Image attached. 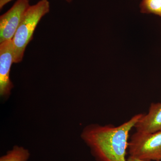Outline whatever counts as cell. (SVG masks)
Returning <instances> with one entry per match:
<instances>
[{
    "instance_id": "6da1fadb",
    "label": "cell",
    "mask_w": 161,
    "mask_h": 161,
    "mask_svg": "<svg viewBox=\"0 0 161 161\" xmlns=\"http://www.w3.org/2000/svg\"><path fill=\"white\" fill-rule=\"evenodd\" d=\"M143 114L133 115L118 126L91 125L83 130L81 137L98 161H127L129 133Z\"/></svg>"
},
{
    "instance_id": "7a4b0ae2",
    "label": "cell",
    "mask_w": 161,
    "mask_h": 161,
    "mask_svg": "<svg viewBox=\"0 0 161 161\" xmlns=\"http://www.w3.org/2000/svg\"><path fill=\"white\" fill-rule=\"evenodd\" d=\"M50 3L47 0H41L29 6L13 38L14 63L21 62L26 46L32 39L38 23L49 12Z\"/></svg>"
},
{
    "instance_id": "3957f363",
    "label": "cell",
    "mask_w": 161,
    "mask_h": 161,
    "mask_svg": "<svg viewBox=\"0 0 161 161\" xmlns=\"http://www.w3.org/2000/svg\"><path fill=\"white\" fill-rule=\"evenodd\" d=\"M130 156L146 161L161 160V130L152 133L136 131L128 144Z\"/></svg>"
},
{
    "instance_id": "277c9868",
    "label": "cell",
    "mask_w": 161,
    "mask_h": 161,
    "mask_svg": "<svg viewBox=\"0 0 161 161\" xmlns=\"http://www.w3.org/2000/svg\"><path fill=\"white\" fill-rule=\"evenodd\" d=\"M30 5L28 0H17L0 17V43L12 40Z\"/></svg>"
},
{
    "instance_id": "5b68a950",
    "label": "cell",
    "mask_w": 161,
    "mask_h": 161,
    "mask_svg": "<svg viewBox=\"0 0 161 161\" xmlns=\"http://www.w3.org/2000/svg\"><path fill=\"white\" fill-rule=\"evenodd\" d=\"M14 63L12 40L0 43V95L6 97L10 95L13 84L10 79V71Z\"/></svg>"
},
{
    "instance_id": "8992f818",
    "label": "cell",
    "mask_w": 161,
    "mask_h": 161,
    "mask_svg": "<svg viewBox=\"0 0 161 161\" xmlns=\"http://www.w3.org/2000/svg\"><path fill=\"white\" fill-rule=\"evenodd\" d=\"M134 127L137 132L147 133L161 130V102L151 103L148 113L142 114Z\"/></svg>"
},
{
    "instance_id": "52a82bcc",
    "label": "cell",
    "mask_w": 161,
    "mask_h": 161,
    "mask_svg": "<svg viewBox=\"0 0 161 161\" xmlns=\"http://www.w3.org/2000/svg\"><path fill=\"white\" fill-rule=\"evenodd\" d=\"M30 155L28 150L23 147L15 146L6 154L1 157L0 161H27Z\"/></svg>"
},
{
    "instance_id": "ba28073f",
    "label": "cell",
    "mask_w": 161,
    "mask_h": 161,
    "mask_svg": "<svg viewBox=\"0 0 161 161\" xmlns=\"http://www.w3.org/2000/svg\"><path fill=\"white\" fill-rule=\"evenodd\" d=\"M140 8L142 13L153 14L161 17V0H142Z\"/></svg>"
},
{
    "instance_id": "9c48e42d",
    "label": "cell",
    "mask_w": 161,
    "mask_h": 161,
    "mask_svg": "<svg viewBox=\"0 0 161 161\" xmlns=\"http://www.w3.org/2000/svg\"><path fill=\"white\" fill-rule=\"evenodd\" d=\"M13 0H0V9H3V7ZM68 3H71L73 0H66Z\"/></svg>"
},
{
    "instance_id": "30bf717a",
    "label": "cell",
    "mask_w": 161,
    "mask_h": 161,
    "mask_svg": "<svg viewBox=\"0 0 161 161\" xmlns=\"http://www.w3.org/2000/svg\"><path fill=\"white\" fill-rule=\"evenodd\" d=\"M127 161H146L144 160L140 159L135 158L132 157L130 156L128 158Z\"/></svg>"
}]
</instances>
